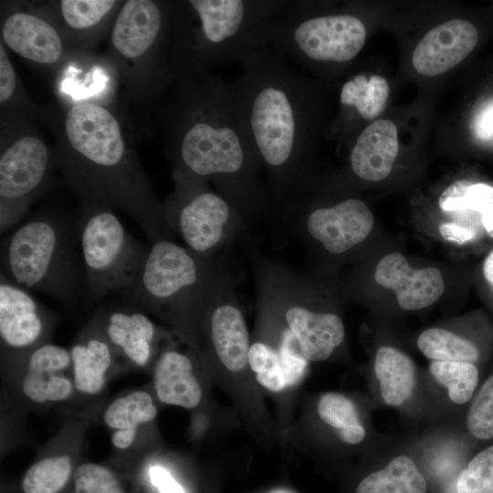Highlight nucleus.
<instances>
[{
    "instance_id": "nucleus-1",
    "label": "nucleus",
    "mask_w": 493,
    "mask_h": 493,
    "mask_svg": "<svg viewBox=\"0 0 493 493\" xmlns=\"http://www.w3.org/2000/svg\"><path fill=\"white\" fill-rule=\"evenodd\" d=\"M163 109L174 169L212 184L246 215L269 204L262 166L230 83L212 72L176 74Z\"/></svg>"
},
{
    "instance_id": "nucleus-2",
    "label": "nucleus",
    "mask_w": 493,
    "mask_h": 493,
    "mask_svg": "<svg viewBox=\"0 0 493 493\" xmlns=\"http://www.w3.org/2000/svg\"><path fill=\"white\" fill-rule=\"evenodd\" d=\"M240 64V77L230 82L235 101L270 196L280 202L305 182L317 131V92L270 45Z\"/></svg>"
},
{
    "instance_id": "nucleus-3",
    "label": "nucleus",
    "mask_w": 493,
    "mask_h": 493,
    "mask_svg": "<svg viewBox=\"0 0 493 493\" xmlns=\"http://www.w3.org/2000/svg\"><path fill=\"white\" fill-rule=\"evenodd\" d=\"M54 162L84 205L118 207L139 224L152 243L170 238L159 203L116 116L105 106L81 101L61 123Z\"/></svg>"
},
{
    "instance_id": "nucleus-4",
    "label": "nucleus",
    "mask_w": 493,
    "mask_h": 493,
    "mask_svg": "<svg viewBox=\"0 0 493 493\" xmlns=\"http://www.w3.org/2000/svg\"><path fill=\"white\" fill-rule=\"evenodd\" d=\"M288 0L173 1L172 75L211 72L241 63L270 45L273 24Z\"/></svg>"
},
{
    "instance_id": "nucleus-5",
    "label": "nucleus",
    "mask_w": 493,
    "mask_h": 493,
    "mask_svg": "<svg viewBox=\"0 0 493 493\" xmlns=\"http://www.w3.org/2000/svg\"><path fill=\"white\" fill-rule=\"evenodd\" d=\"M230 275L213 257L199 256L170 238L152 243L128 288L151 311L182 328L203 321L215 295Z\"/></svg>"
},
{
    "instance_id": "nucleus-6",
    "label": "nucleus",
    "mask_w": 493,
    "mask_h": 493,
    "mask_svg": "<svg viewBox=\"0 0 493 493\" xmlns=\"http://www.w3.org/2000/svg\"><path fill=\"white\" fill-rule=\"evenodd\" d=\"M1 275L29 291L61 301L74 299L80 271L68 232L43 215L19 226L2 243Z\"/></svg>"
},
{
    "instance_id": "nucleus-7",
    "label": "nucleus",
    "mask_w": 493,
    "mask_h": 493,
    "mask_svg": "<svg viewBox=\"0 0 493 493\" xmlns=\"http://www.w3.org/2000/svg\"><path fill=\"white\" fill-rule=\"evenodd\" d=\"M254 262L259 309L280 321V330L294 338L308 362L330 358L345 337L341 319L311 307L306 282L299 273L261 257Z\"/></svg>"
},
{
    "instance_id": "nucleus-8",
    "label": "nucleus",
    "mask_w": 493,
    "mask_h": 493,
    "mask_svg": "<svg viewBox=\"0 0 493 493\" xmlns=\"http://www.w3.org/2000/svg\"><path fill=\"white\" fill-rule=\"evenodd\" d=\"M365 39V25L357 16L321 13L312 3L288 0L273 24L270 46L284 58L313 68L350 62Z\"/></svg>"
},
{
    "instance_id": "nucleus-9",
    "label": "nucleus",
    "mask_w": 493,
    "mask_h": 493,
    "mask_svg": "<svg viewBox=\"0 0 493 493\" xmlns=\"http://www.w3.org/2000/svg\"><path fill=\"white\" fill-rule=\"evenodd\" d=\"M174 189L161 203L164 223L194 253L213 257L244 228L246 215L209 183L173 170Z\"/></svg>"
},
{
    "instance_id": "nucleus-10",
    "label": "nucleus",
    "mask_w": 493,
    "mask_h": 493,
    "mask_svg": "<svg viewBox=\"0 0 493 493\" xmlns=\"http://www.w3.org/2000/svg\"><path fill=\"white\" fill-rule=\"evenodd\" d=\"M84 284L92 299L128 289L150 247L134 238L110 206L84 205L79 221Z\"/></svg>"
},
{
    "instance_id": "nucleus-11",
    "label": "nucleus",
    "mask_w": 493,
    "mask_h": 493,
    "mask_svg": "<svg viewBox=\"0 0 493 493\" xmlns=\"http://www.w3.org/2000/svg\"><path fill=\"white\" fill-rule=\"evenodd\" d=\"M171 2L128 0L114 17L110 32L113 54L121 62H142L153 76L170 84Z\"/></svg>"
},
{
    "instance_id": "nucleus-12",
    "label": "nucleus",
    "mask_w": 493,
    "mask_h": 493,
    "mask_svg": "<svg viewBox=\"0 0 493 493\" xmlns=\"http://www.w3.org/2000/svg\"><path fill=\"white\" fill-rule=\"evenodd\" d=\"M54 156L39 135L22 131L2 143L0 231L14 226L45 186Z\"/></svg>"
},
{
    "instance_id": "nucleus-13",
    "label": "nucleus",
    "mask_w": 493,
    "mask_h": 493,
    "mask_svg": "<svg viewBox=\"0 0 493 493\" xmlns=\"http://www.w3.org/2000/svg\"><path fill=\"white\" fill-rule=\"evenodd\" d=\"M293 223H301L308 238L322 246L327 253H346L371 233L373 216L357 198H348L327 206L308 207L294 195L279 202Z\"/></svg>"
},
{
    "instance_id": "nucleus-14",
    "label": "nucleus",
    "mask_w": 493,
    "mask_h": 493,
    "mask_svg": "<svg viewBox=\"0 0 493 493\" xmlns=\"http://www.w3.org/2000/svg\"><path fill=\"white\" fill-rule=\"evenodd\" d=\"M202 323L216 359L227 371L239 372L248 366L251 342L230 276L209 304Z\"/></svg>"
},
{
    "instance_id": "nucleus-15",
    "label": "nucleus",
    "mask_w": 493,
    "mask_h": 493,
    "mask_svg": "<svg viewBox=\"0 0 493 493\" xmlns=\"http://www.w3.org/2000/svg\"><path fill=\"white\" fill-rule=\"evenodd\" d=\"M48 315L31 291L0 276V336L13 351L35 350L44 344Z\"/></svg>"
},
{
    "instance_id": "nucleus-16",
    "label": "nucleus",
    "mask_w": 493,
    "mask_h": 493,
    "mask_svg": "<svg viewBox=\"0 0 493 493\" xmlns=\"http://www.w3.org/2000/svg\"><path fill=\"white\" fill-rule=\"evenodd\" d=\"M478 35L473 24L451 19L431 29L416 45L412 63L421 75H440L459 64L474 49Z\"/></svg>"
},
{
    "instance_id": "nucleus-17",
    "label": "nucleus",
    "mask_w": 493,
    "mask_h": 493,
    "mask_svg": "<svg viewBox=\"0 0 493 493\" xmlns=\"http://www.w3.org/2000/svg\"><path fill=\"white\" fill-rule=\"evenodd\" d=\"M375 282L396 293L399 306L415 310L435 303L445 289L441 272L435 267L412 268L398 252L383 257L376 266Z\"/></svg>"
},
{
    "instance_id": "nucleus-18",
    "label": "nucleus",
    "mask_w": 493,
    "mask_h": 493,
    "mask_svg": "<svg viewBox=\"0 0 493 493\" xmlns=\"http://www.w3.org/2000/svg\"><path fill=\"white\" fill-rule=\"evenodd\" d=\"M2 43L24 59L39 65H55L64 55L58 29L46 18L30 12L9 14L1 26Z\"/></svg>"
},
{
    "instance_id": "nucleus-19",
    "label": "nucleus",
    "mask_w": 493,
    "mask_h": 493,
    "mask_svg": "<svg viewBox=\"0 0 493 493\" xmlns=\"http://www.w3.org/2000/svg\"><path fill=\"white\" fill-rule=\"evenodd\" d=\"M72 365L70 352L44 343L30 351L22 383L24 394L33 402H58L70 396L73 384L66 375Z\"/></svg>"
},
{
    "instance_id": "nucleus-20",
    "label": "nucleus",
    "mask_w": 493,
    "mask_h": 493,
    "mask_svg": "<svg viewBox=\"0 0 493 493\" xmlns=\"http://www.w3.org/2000/svg\"><path fill=\"white\" fill-rule=\"evenodd\" d=\"M398 133L389 120H377L357 137L350 155L351 168L361 179L377 182L386 178L398 154Z\"/></svg>"
},
{
    "instance_id": "nucleus-21",
    "label": "nucleus",
    "mask_w": 493,
    "mask_h": 493,
    "mask_svg": "<svg viewBox=\"0 0 493 493\" xmlns=\"http://www.w3.org/2000/svg\"><path fill=\"white\" fill-rule=\"evenodd\" d=\"M309 362L295 344L282 341L273 347L265 341L251 342L248 367L257 383L271 392L296 385L304 376Z\"/></svg>"
},
{
    "instance_id": "nucleus-22",
    "label": "nucleus",
    "mask_w": 493,
    "mask_h": 493,
    "mask_svg": "<svg viewBox=\"0 0 493 493\" xmlns=\"http://www.w3.org/2000/svg\"><path fill=\"white\" fill-rule=\"evenodd\" d=\"M100 328L111 346L131 362L144 366L151 359L158 329L144 313L116 308L105 311Z\"/></svg>"
},
{
    "instance_id": "nucleus-23",
    "label": "nucleus",
    "mask_w": 493,
    "mask_h": 493,
    "mask_svg": "<svg viewBox=\"0 0 493 493\" xmlns=\"http://www.w3.org/2000/svg\"><path fill=\"white\" fill-rule=\"evenodd\" d=\"M153 385L158 399L166 404L192 409L202 399V388L194 372L190 356L180 351H164L153 371Z\"/></svg>"
},
{
    "instance_id": "nucleus-24",
    "label": "nucleus",
    "mask_w": 493,
    "mask_h": 493,
    "mask_svg": "<svg viewBox=\"0 0 493 493\" xmlns=\"http://www.w3.org/2000/svg\"><path fill=\"white\" fill-rule=\"evenodd\" d=\"M69 352L76 389L88 394L100 393L113 362V350L102 329L78 341Z\"/></svg>"
},
{
    "instance_id": "nucleus-25",
    "label": "nucleus",
    "mask_w": 493,
    "mask_h": 493,
    "mask_svg": "<svg viewBox=\"0 0 493 493\" xmlns=\"http://www.w3.org/2000/svg\"><path fill=\"white\" fill-rule=\"evenodd\" d=\"M439 206L446 213L467 218L493 238V186L484 183L456 181L439 197Z\"/></svg>"
},
{
    "instance_id": "nucleus-26",
    "label": "nucleus",
    "mask_w": 493,
    "mask_h": 493,
    "mask_svg": "<svg viewBox=\"0 0 493 493\" xmlns=\"http://www.w3.org/2000/svg\"><path fill=\"white\" fill-rule=\"evenodd\" d=\"M374 372L383 402L391 406H400L413 394L416 384L414 362L403 351L382 346L377 350Z\"/></svg>"
},
{
    "instance_id": "nucleus-27",
    "label": "nucleus",
    "mask_w": 493,
    "mask_h": 493,
    "mask_svg": "<svg viewBox=\"0 0 493 493\" xmlns=\"http://www.w3.org/2000/svg\"><path fill=\"white\" fill-rule=\"evenodd\" d=\"M156 415L157 408L151 395L144 391H135L111 402L103 419L109 428L115 430L112 445L126 449L133 443L139 425L152 421Z\"/></svg>"
},
{
    "instance_id": "nucleus-28",
    "label": "nucleus",
    "mask_w": 493,
    "mask_h": 493,
    "mask_svg": "<svg viewBox=\"0 0 493 493\" xmlns=\"http://www.w3.org/2000/svg\"><path fill=\"white\" fill-rule=\"evenodd\" d=\"M426 481L407 456L392 458L383 468L366 476L356 493H426Z\"/></svg>"
},
{
    "instance_id": "nucleus-29",
    "label": "nucleus",
    "mask_w": 493,
    "mask_h": 493,
    "mask_svg": "<svg viewBox=\"0 0 493 493\" xmlns=\"http://www.w3.org/2000/svg\"><path fill=\"white\" fill-rule=\"evenodd\" d=\"M388 94L389 85L384 78L358 74L344 82L340 101L342 107L353 109L362 119L372 121L384 110Z\"/></svg>"
},
{
    "instance_id": "nucleus-30",
    "label": "nucleus",
    "mask_w": 493,
    "mask_h": 493,
    "mask_svg": "<svg viewBox=\"0 0 493 493\" xmlns=\"http://www.w3.org/2000/svg\"><path fill=\"white\" fill-rule=\"evenodd\" d=\"M119 5L120 2L114 0H61L58 11L69 32L84 35L98 31Z\"/></svg>"
},
{
    "instance_id": "nucleus-31",
    "label": "nucleus",
    "mask_w": 493,
    "mask_h": 493,
    "mask_svg": "<svg viewBox=\"0 0 493 493\" xmlns=\"http://www.w3.org/2000/svg\"><path fill=\"white\" fill-rule=\"evenodd\" d=\"M320 418L328 425L339 431L343 442L350 445L360 444L365 437V429L359 420L353 402L339 393H326L318 403Z\"/></svg>"
},
{
    "instance_id": "nucleus-32",
    "label": "nucleus",
    "mask_w": 493,
    "mask_h": 493,
    "mask_svg": "<svg viewBox=\"0 0 493 493\" xmlns=\"http://www.w3.org/2000/svg\"><path fill=\"white\" fill-rule=\"evenodd\" d=\"M417 347L432 361L474 363L479 357L477 348L471 341L440 328L424 330L417 339Z\"/></svg>"
},
{
    "instance_id": "nucleus-33",
    "label": "nucleus",
    "mask_w": 493,
    "mask_h": 493,
    "mask_svg": "<svg viewBox=\"0 0 493 493\" xmlns=\"http://www.w3.org/2000/svg\"><path fill=\"white\" fill-rule=\"evenodd\" d=\"M429 370L435 380L447 389L453 403L463 404L472 398L479 380L473 362L432 361Z\"/></svg>"
},
{
    "instance_id": "nucleus-34",
    "label": "nucleus",
    "mask_w": 493,
    "mask_h": 493,
    "mask_svg": "<svg viewBox=\"0 0 493 493\" xmlns=\"http://www.w3.org/2000/svg\"><path fill=\"white\" fill-rule=\"evenodd\" d=\"M71 458L68 455L43 458L26 471L22 488L25 493H58L69 479Z\"/></svg>"
},
{
    "instance_id": "nucleus-35",
    "label": "nucleus",
    "mask_w": 493,
    "mask_h": 493,
    "mask_svg": "<svg viewBox=\"0 0 493 493\" xmlns=\"http://www.w3.org/2000/svg\"><path fill=\"white\" fill-rule=\"evenodd\" d=\"M457 493H493V445L478 452L460 472Z\"/></svg>"
},
{
    "instance_id": "nucleus-36",
    "label": "nucleus",
    "mask_w": 493,
    "mask_h": 493,
    "mask_svg": "<svg viewBox=\"0 0 493 493\" xmlns=\"http://www.w3.org/2000/svg\"><path fill=\"white\" fill-rule=\"evenodd\" d=\"M467 425L470 434L482 440L493 438V375L488 377L469 407Z\"/></svg>"
},
{
    "instance_id": "nucleus-37",
    "label": "nucleus",
    "mask_w": 493,
    "mask_h": 493,
    "mask_svg": "<svg viewBox=\"0 0 493 493\" xmlns=\"http://www.w3.org/2000/svg\"><path fill=\"white\" fill-rule=\"evenodd\" d=\"M76 493H125L116 477L107 467L85 463L74 472Z\"/></svg>"
},
{
    "instance_id": "nucleus-38",
    "label": "nucleus",
    "mask_w": 493,
    "mask_h": 493,
    "mask_svg": "<svg viewBox=\"0 0 493 493\" xmlns=\"http://www.w3.org/2000/svg\"><path fill=\"white\" fill-rule=\"evenodd\" d=\"M19 79L3 43L0 44V104L7 109L16 101L19 91Z\"/></svg>"
},
{
    "instance_id": "nucleus-39",
    "label": "nucleus",
    "mask_w": 493,
    "mask_h": 493,
    "mask_svg": "<svg viewBox=\"0 0 493 493\" xmlns=\"http://www.w3.org/2000/svg\"><path fill=\"white\" fill-rule=\"evenodd\" d=\"M472 130L477 138L493 142V100L485 102L476 112Z\"/></svg>"
},
{
    "instance_id": "nucleus-40",
    "label": "nucleus",
    "mask_w": 493,
    "mask_h": 493,
    "mask_svg": "<svg viewBox=\"0 0 493 493\" xmlns=\"http://www.w3.org/2000/svg\"><path fill=\"white\" fill-rule=\"evenodd\" d=\"M443 238L456 244H466L477 237V233L468 227L455 223H445L439 226Z\"/></svg>"
},
{
    "instance_id": "nucleus-41",
    "label": "nucleus",
    "mask_w": 493,
    "mask_h": 493,
    "mask_svg": "<svg viewBox=\"0 0 493 493\" xmlns=\"http://www.w3.org/2000/svg\"><path fill=\"white\" fill-rule=\"evenodd\" d=\"M150 478L161 493H184L182 486L173 478L166 469L161 467L155 466L150 469Z\"/></svg>"
},
{
    "instance_id": "nucleus-42",
    "label": "nucleus",
    "mask_w": 493,
    "mask_h": 493,
    "mask_svg": "<svg viewBox=\"0 0 493 493\" xmlns=\"http://www.w3.org/2000/svg\"><path fill=\"white\" fill-rule=\"evenodd\" d=\"M484 277L493 288V250L488 255L483 264Z\"/></svg>"
},
{
    "instance_id": "nucleus-43",
    "label": "nucleus",
    "mask_w": 493,
    "mask_h": 493,
    "mask_svg": "<svg viewBox=\"0 0 493 493\" xmlns=\"http://www.w3.org/2000/svg\"><path fill=\"white\" fill-rule=\"evenodd\" d=\"M268 493H295V492L285 489V488H277V489L271 490Z\"/></svg>"
}]
</instances>
